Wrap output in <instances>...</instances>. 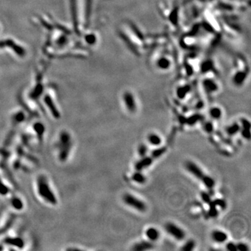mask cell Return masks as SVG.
<instances>
[{
  "mask_svg": "<svg viewBox=\"0 0 251 251\" xmlns=\"http://www.w3.org/2000/svg\"><path fill=\"white\" fill-rule=\"evenodd\" d=\"M237 250L240 251H247L248 250V245L243 243H239L237 244Z\"/></svg>",
  "mask_w": 251,
  "mask_h": 251,
  "instance_id": "obj_25",
  "label": "cell"
},
{
  "mask_svg": "<svg viewBox=\"0 0 251 251\" xmlns=\"http://www.w3.org/2000/svg\"><path fill=\"white\" fill-rule=\"evenodd\" d=\"M240 126L237 123H234V124H232V125L229 126L228 127L226 128V132L228 135H236L238 132L240 131Z\"/></svg>",
  "mask_w": 251,
  "mask_h": 251,
  "instance_id": "obj_12",
  "label": "cell"
},
{
  "mask_svg": "<svg viewBox=\"0 0 251 251\" xmlns=\"http://www.w3.org/2000/svg\"><path fill=\"white\" fill-rule=\"evenodd\" d=\"M124 101L128 110L133 112L136 110V103L133 94L130 92H126L124 94Z\"/></svg>",
  "mask_w": 251,
  "mask_h": 251,
  "instance_id": "obj_5",
  "label": "cell"
},
{
  "mask_svg": "<svg viewBox=\"0 0 251 251\" xmlns=\"http://www.w3.org/2000/svg\"><path fill=\"white\" fill-rule=\"evenodd\" d=\"M204 88L209 92H213L217 90L216 85L211 80H205L204 82Z\"/></svg>",
  "mask_w": 251,
  "mask_h": 251,
  "instance_id": "obj_14",
  "label": "cell"
},
{
  "mask_svg": "<svg viewBox=\"0 0 251 251\" xmlns=\"http://www.w3.org/2000/svg\"><path fill=\"white\" fill-rule=\"evenodd\" d=\"M203 128L206 133H211V132H213V125L211 122H207L204 123V124L203 125Z\"/></svg>",
  "mask_w": 251,
  "mask_h": 251,
  "instance_id": "obj_21",
  "label": "cell"
},
{
  "mask_svg": "<svg viewBox=\"0 0 251 251\" xmlns=\"http://www.w3.org/2000/svg\"><path fill=\"white\" fill-rule=\"evenodd\" d=\"M170 61L166 58H162L158 62V66L162 69H167V68H168L169 66H170Z\"/></svg>",
  "mask_w": 251,
  "mask_h": 251,
  "instance_id": "obj_18",
  "label": "cell"
},
{
  "mask_svg": "<svg viewBox=\"0 0 251 251\" xmlns=\"http://www.w3.org/2000/svg\"><path fill=\"white\" fill-rule=\"evenodd\" d=\"M200 119V117L198 115H194V116L191 117L187 121V124L189 125H193V124H196V122Z\"/></svg>",
  "mask_w": 251,
  "mask_h": 251,
  "instance_id": "obj_23",
  "label": "cell"
},
{
  "mask_svg": "<svg viewBox=\"0 0 251 251\" xmlns=\"http://www.w3.org/2000/svg\"><path fill=\"white\" fill-rule=\"evenodd\" d=\"M166 148L164 147V146H163V147L156 149L152 151L151 156V157L152 159H159V158L161 157V156H163V154L166 152Z\"/></svg>",
  "mask_w": 251,
  "mask_h": 251,
  "instance_id": "obj_13",
  "label": "cell"
},
{
  "mask_svg": "<svg viewBox=\"0 0 251 251\" xmlns=\"http://www.w3.org/2000/svg\"><path fill=\"white\" fill-rule=\"evenodd\" d=\"M4 47H9L12 48L15 53L19 55L20 57H24L25 55V50H24V48L20 47L12 40L9 39V40L6 41H0V48Z\"/></svg>",
  "mask_w": 251,
  "mask_h": 251,
  "instance_id": "obj_3",
  "label": "cell"
},
{
  "mask_svg": "<svg viewBox=\"0 0 251 251\" xmlns=\"http://www.w3.org/2000/svg\"><path fill=\"white\" fill-rule=\"evenodd\" d=\"M123 199H124V202L127 205L131 206L137 211H144L146 210V204L142 200L135 198L133 195L131 194H126L124 195Z\"/></svg>",
  "mask_w": 251,
  "mask_h": 251,
  "instance_id": "obj_1",
  "label": "cell"
},
{
  "mask_svg": "<svg viewBox=\"0 0 251 251\" xmlns=\"http://www.w3.org/2000/svg\"><path fill=\"white\" fill-rule=\"evenodd\" d=\"M186 168L188 172L192 174L193 176H195V177L198 178V179H200L202 181V179L203 178L205 175L204 174V172H202V170L196 164H195L194 163L191 161H188L186 163Z\"/></svg>",
  "mask_w": 251,
  "mask_h": 251,
  "instance_id": "obj_4",
  "label": "cell"
},
{
  "mask_svg": "<svg viewBox=\"0 0 251 251\" xmlns=\"http://www.w3.org/2000/svg\"><path fill=\"white\" fill-rule=\"evenodd\" d=\"M226 248L228 249V250H230V251L237 250V244H235V243H234L233 242H229L228 243H227Z\"/></svg>",
  "mask_w": 251,
  "mask_h": 251,
  "instance_id": "obj_27",
  "label": "cell"
},
{
  "mask_svg": "<svg viewBox=\"0 0 251 251\" xmlns=\"http://www.w3.org/2000/svg\"><path fill=\"white\" fill-rule=\"evenodd\" d=\"M46 103H47L48 105L49 106V107H50V106H51V109H52V110H53V112L54 113V114H57V110H55V107H53L54 105H53V103H52V100L50 99V98L49 97H46Z\"/></svg>",
  "mask_w": 251,
  "mask_h": 251,
  "instance_id": "obj_28",
  "label": "cell"
},
{
  "mask_svg": "<svg viewBox=\"0 0 251 251\" xmlns=\"http://www.w3.org/2000/svg\"><path fill=\"white\" fill-rule=\"evenodd\" d=\"M213 202H214L216 206H220L221 209H225L226 208L227 204H226L225 201V200H220V199H218V200H215V201H213Z\"/></svg>",
  "mask_w": 251,
  "mask_h": 251,
  "instance_id": "obj_22",
  "label": "cell"
},
{
  "mask_svg": "<svg viewBox=\"0 0 251 251\" xmlns=\"http://www.w3.org/2000/svg\"><path fill=\"white\" fill-rule=\"evenodd\" d=\"M195 246V241H193V240H189V241H188L187 242L184 244L183 248L181 249L185 251H191L194 249Z\"/></svg>",
  "mask_w": 251,
  "mask_h": 251,
  "instance_id": "obj_19",
  "label": "cell"
},
{
  "mask_svg": "<svg viewBox=\"0 0 251 251\" xmlns=\"http://www.w3.org/2000/svg\"><path fill=\"white\" fill-rule=\"evenodd\" d=\"M210 116L214 119H218L222 116V111L218 107H213L210 110L209 112Z\"/></svg>",
  "mask_w": 251,
  "mask_h": 251,
  "instance_id": "obj_16",
  "label": "cell"
},
{
  "mask_svg": "<svg viewBox=\"0 0 251 251\" xmlns=\"http://www.w3.org/2000/svg\"><path fill=\"white\" fill-rule=\"evenodd\" d=\"M87 42L89 44H93L96 42V36L93 34H89L86 36Z\"/></svg>",
  "mask_w": 251,
  "mask_h": 251,
  "instance_id": "obj_29",
  "label": "cell"
},
{
  "mask_svg": "<svg viewBox=\"0 0 251 251\" xmlns=\"http://www.w3.org/2000/svg\"><path fill=\"white\" fill-rule=\"evenodd\" d=\"M165 230L171 236H172L173 237L175 238L178 241H181L185 238V232H183V230L174 223H167L165 225Z\"/></svg>",
  "mask_w": 251,
  "mask_h": 251,
  "instance_id": "obj_2",
  "label": "cell"
},
{
  "mask_svg": "<svg viewBox=\"0 0 251 251\" xmlns=\"http://www.w3.org/2000/svg\"><path fill=\"white\" fill-rule=\"evenodd\" d=\"M202 181L203 182V183L205 185L206 187H207L208 188L211 189L213 188L215 186V181L210 176L205 175V176L202 178Z\"/></svg>",
  "mask_w": 251,
  "mask_h": 251,
  "instance_id": "obj_15",
  "label": "cell"
},
{
  "mask_svg": "<svg viewBox=\"0 0 251 251\" xmlns=\"http://www.w3.org/2000/svg\"><path fill=\"white\" fill-rule=\"evenodd\" d=\"M201 197H202V199L203 200L204 202H206V203H209V202L211 201V198H210L209 195L207 193L202 192V194H201Z\"/></svg>",
  "mask_w": 251,
  "mask_h": 251,
  "instance_id": "obj_26",
  "label": "cell"
},
{
  "mask_svg": "<svg viewBox=\"0 0 251 251\" xmlns=\"http://www.w3.org/2000/svg\"><path fill=\"white\" fill-rule=\"evenodd\" d=\"M153 163V159L151 156H144L135 163V167L137 171H141L145 168H147Z\"/></svg>",
  "mask_w": 251,
  "mask_h": 251,
  "instance_id": "obj_6",
  "label": "cell"
},
{
  "mask_svg": "<svg viewBox=\"0 0 251 251\" xmlns=\"http://www.w3.org/2000/svg\"><path fill=\"white\" fill-rule=\"evenodd\" d=\"M154 247V244L149 241H141L137 243L133 247V250L136 251H142L151 249Z\"/></svg>",
  "mask_w": 251,
  "mask_h": 251,
  "instance_id": "obj_8",
  "label": "cell"
},
{
  "mask_svg": "<svg viewBox=\"0 0 251 251\" xmlns=\"http://www.w3.org/2000/svg\"><path fill=\"white\" fill-rule=\"evenodd\" d=\"M212 239L217 243H223L228 239V235L225 232L221 230H214L211 234Z\"/></svg>",
  "mask_w": 251,
  "mask_h": 251,
  "instance_id": "obj_7",
  "label": "cell"
},
{
  "mask_svg": "<svg viewBox=\"0 0 251 251\" xmlns=\"http://www.w3.org/2000/svg\"><path fill=\"white\" fill-rule=\"evenodd\" d=\"M148 141L150 144H151L154 146H158L161 144V138L159 135H158L157 134L152 133L150 134L148 136Z\"/></svg>",
  "mask_w": 251,
  "mask_h": 251,
  "instance_id": "obj_10",
  "label": "cell"
},
{
  "mask_svg": "<svg viewBox=\"0 0 251 251\" xmlns=\"http://www.w3.org/2000/svg\"><path fill=\"white\" fill-rule=\"evenodd\" d=\"M137 152H138V154L141 157H144V156L146 155L148 152L147 146L145 144H140L138 146V149H137Z\"/></svg>",
  "mask_w": 251,
  "mask_h": 251,
  "instance_id": "obj_20",
  "label": "cell"
},
{
  "mask_svg": "<svg viewBox=\"0 0 251 251\" xmlns=\"http://www.w3.org/2000/svg\"><path fill=\"white\" fill-rule=\"evenodd\" d=\"M241 124H242L243 128H248V129H250V122H249L247 119H241Z\"/></svg>",
  "mask_w": 251,
  "mask_h": 251,
  "instance_id": "obj_30",
  "label": "cell"
},
{
  "mask_svg": "<svg viewBox=\"0 0 251 251\" xmlns=\"http://www.w3.org/2000/svg\"><path fill=\"white\" fill-rule=\"evenodd\" d=\"M146 236L150 241H154L159 239L160 237L159 231L154 228H149L146 231Z\"/></svg>",
  "mask_w": 251,
  "mask_h": 251,
  "instance_id": "obj_9",
  "label": "cell"
},
{
  "mask_svg": "<svg viewBox=\"0 0 251 251\" xmlns=\"http://www.w3.org/2000/svg\"><path fill=\"white\" fill-rule=\"evenodd\" d=\"M132 179H133V181L136 182L137 183L142 184L145 183V181H146V176L143 174H142L139 171H137V172H135L133 174Z\"/></svg>",
  "mask_w": 251,
  "mask_h": 251,
  "instance_id": "obj_11",
  "label": "cell"
},
{
  "mask_svg": "<svg viewBox=\"0 0 251 251\" xmlns=\"http://www.w3.org/2000/svg\"><path fill=\"white\" fill-rule=\"evenodd\" d=\"M209 213L210 215V216L214 218L216 217L218 215V210L216 208V205H215V203L213 202H209Z\"/></svg>",
  "mask_w": 251,
  "mask_h": 251,
  "instance_id": "obj_17",
  "label": "cell"
},
{
  "mask_svg": "<svg viewBox=\"0 0 251 251\" xmlns=\"http://www.w3.org/2000/svg\"><path fill=\"white\" fill-rule=\"evenodd\" d=\"M241 135L245 139H249L250 138V129L248 128H243L241 130Z\"/></svg>",
  "mask_w": 251,
  "mask_h": 251,
  "instance_id": "obj_24",
  "label": "cell"
}]
</instances>
